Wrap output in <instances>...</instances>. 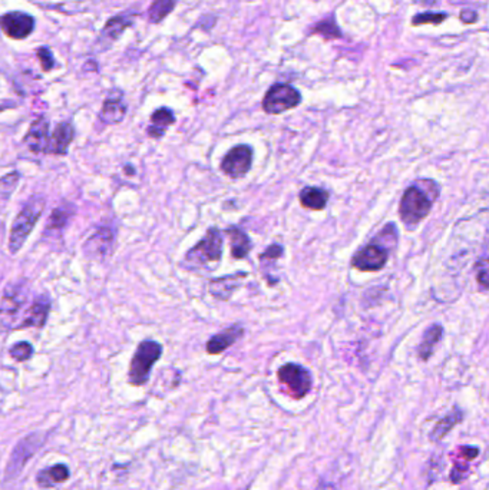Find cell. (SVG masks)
<instances>
[{
  "label": "cell",
  "mask_w": 489,
  "mask_h": 490,
  "mask_svg": "<svg viewBox=\"0 0 489 490\" xmlns=\"http://www.w3.org/2000/svg\"><path fill=\"white\" fill-rule=\"evenodd\" d=\"M244 335V327L241 324H233L223 331L214 334L205 344V351L211 356L224 353L227 349L233 347Z\"/></svg>",
  "instance_id": "13"
},
{
  "label": "cell",
  "mask_w": 489,
  "mask_h": 490,
  "mask_svg": "<svg viewBox=\"0 0 489 490\" xmlns=\"http://www.w3.org/2000/svg\"><path fill=\"white\" fill-rule=\"evenodd\" d=\"M69 477H71L69 468L65 463H57V465L42 469L36 475V483L41 487L49 489V487H53L56 484L65 483L67 480H69Z\"/></svg>",
  "instance_id": "19"
},
{
  "label": "cell",
  "mask_w": 489,
  "mask_h": 490,
  "mask_svg": "<svg viewBox=\"0 0 489 490\" xmlns=\"http://www.w3.org/2000/svg\"><path fill=\"white\" fill-rule=\"evenodd\" d=\"M478 281L481 286L489 288V257L482 258L478 265Z\"/></svg>",
  "instance_id": "32"
},
{
  "label": "cell",
  "mask_w": 489,
  "mask_h": 490,
  "mask_svg": "<svg viewBox=\"0 0 489 490\" xmlns=\"http://www.w3.org/2000/svg\"><path fill=\"white\" fill-rule=\"evenodd\" d=\"M231 244V257L234 260H244L253 250V241L240 227L231 225L226 230Z\"/></svg>",
  "instance_id": "18"
},
{
  "label": "cell",
  "mask_w": 489,
  "mask_h": 490,
  "mask_svg": "<svg viewBox=\"0 0 489 490\" xmlns=\"http://www.w3.org/2000/svg\"><path fill=\"white\" fill-rule=\"evenodd\" d=\"M478 449H475V447H465V449H462V454L465 456V457H468V458H475L476 456H478Z\"/></svg>",
  "instance_id": "36"
},
{
  "label": "cell",
  "mask_w": 489,
  "mask_h": 490,
  "mask_svg": "<svg viewBox=\"0 0 489 490\" xmlns=\"http://www.w3.org/2000/svg\"><path fill=\"white\" fill-rule=\"evenodd\" d=\"M442 334H443V328L439 324H434L432 327H429L425 331L422 343L419 346V356L422 360L429 358L435 346L439 343Z\"/></svg>",
  "instance_id": "23"
},
{
  "label": "cell",
  "mask_w": 489,
  "mask_h": 490,
  "mask_svg": "<svg viewBox=\"0 0 489 490\" xmlns=\"http://www.w3.org/2000/svg\"><path fill=\"white\" fill-rule=\"evenodd\" d=\"M50 298L49 295L43 294L41 297H38L32 305L26 310L25 318L19 323V326L16 327V330L20 328H30V327H36V328H43V326L48 321L49 313H50Z\"/></svg>",
  "instance_id": "14"
},
{
  "label": "cell",
  "mask_w": 489,
  "mask_h": 490,
  "mask_svg": "<svg viewBox=\"0 0 489 490\" xmlns=\"http://www.w3.org/2000/svg\"><path fill=\"white\" fill-rule=\"evenodd\" d=\"M75 130L71 122H60L50 135L49 152L52 155H67L68 149L74 141Z\"/></svg>",
  "instance_id": "16"
},
{
  "label": "cell",
  "mask_w": 489,
  "mask_h": 490,
  "mask_svg": "<svg viewBox=\"0 0 489 490\" xmlns=\"http://www.w3.org/2000/svg\"><path fill=\"white\" fill-rule=\"evenodd\" d=\"M478 19V13L471 9H464L461 12V20L465 23H475Z\"/></svg>",
  "instance_id": "35"
},
{
  "label": "cell",
  "mask_w": 489,
  "mask_h": 490,
  "mask_svg": "<svg viewBox=\"0 0 489 490\" xmlns=\"http://www.w3.org/2000/svg\"><path fill=\"white\" fill-rule=\"evenodd\" d=\"M23 144L34 154H48L50 144L49 120L43 116L35 119L23 138Z\"/></svg>",
  "instance_id": "10"
},
{
  "label": "cell",
  "mask_w": 489,
  "mask_h": 490,
  "mask_svg": "<svg viewBox=\"0 0 489 490\" xmlns=\"http://www.w3.org/2000/svg\"><path fill=\"white\" fill-rule=\"evenodd\" d=\"M253 148L247 144H240L231 148L221 160V171L233 179L246 176L253 165Z\"/></svg>",
  "instance_id": "8"
},
{
  "label": "cell",
  "mask_w": 489,
  "mask_h": 490,
  "mask_svg": "<svg viewBox=\"0 0 489 490\" xmlns=\"http://www.w3.org/2000/svg\"><path fill=\"white\" fill-rule=\"evenodd\" d=\"M467 469H468V468H467L465 465H457V466L453 469L452 475H450L452 482L457 483V482L464 480V479H465V472H467Z\"/></svg>",
  "instance_id": "34"
},
{
  "label": "cell",
  "mask_w": 489,
  "mask_h": 490,
  "mask_svg": "<svg viewBox=\"0 0 489 490\" xmlns=\"http://www.w3.org/2000/svg\"><path fill=\"white\" fill-rule=\"evenodd\" d=\"M46 201L42 195H34L27 200V202L23 205V208L19 211L16 216L9 235V253L18 254L29 235L32 234L34 228L36 227L38 221L41 220L43 209H45Z\"/></svg>",
  "instance_id": "2"
},
{
  "label": "cell",
  "mask_w": 489,
  "mask_h": 490,
  "mask_svg": "<svg viewBox=\"0 0 489 490\" xmlns=\"http://www.w3.org/2000/svg\"><path fill=\"white\" fill-rule=\"evenodd\" d=\"M163 344L156 340H144L138 344L128 372V380L132 386H145L149 380L151 372L163 356Z\"/></svg>",
  "instance_id": "3"
},
{
  "label": "cell",
  "mask_w": 489,
  "mask_h": 490,
  "mask_svg": "<svg viewBox=\"0 0 489 490\" xmlns=\"http://www.w3.org/2000/svg\"><path fill=\"white\" fill-rule=\"evenodd\" d=\"M277 377L280 383L289 388L294 399H303L309 394L313 386L312 373L305 367L296 363L282 365L277 372Z\"/></svg>",
  "instance_id": "7"
},
{
  "label": "cell",
  "mask_w": 489,
  "mask_h": 490,
  "mask_svg": "<svg viewBox=\"0 0 489 490\" xmlns=\"http://www.w3.org/2000/svg\"><path fill=\"white\" fill-rule=\"evenodd\" d=\"M298 200L303 208L313 209V211H322L327 205L329 194L323 188L317 187H304L300 194Z\"/></svg>",
  "instance_id": "21"
},
{
  "label": "cell",
  "mask_w": 489,
  "mask_h": 490,
  "mask_svg": "<svg viewBox=\"0 0 489 490\" xmlns=\"http://www.w3.org/2000/svg\"><path fill=\"white\" fill-rule=\"evenodd\" d=\"M38 56H39V60H41L43 71H50L53 68L55 60H53V56H52V53H50V50L48 48H41L38 50Z\"/></svg>",
  "instance_id": "33"
},
{
  "label": "cell",
  "mask_w": 489,
  "mask_h": 490,
  "mask_svg": "<svg viewBox=\"0 0 489 490\" xmlns=\"http://www.w3.org/2000/svg\"><path fill=\"white\" fill-rule=\"evenodd\" d=\"M34 18L23 12H9L2 18V30L8 38L20 41L34 32Z\"/></svg>",
  "instance_id": "11"
},
{
  "label": "cell",
  "mask_w": 489,
  "mask_h": 490,
  "mask_svg": "<svg viewBox=\"0 0 489 490\" xmlns=\"http://www.w3.org/2000/svg\"><path fill=\"white\" fill-rule=\"evenodd\" d=\"M115 234L108 227L98 228L83 244V253L88 258L92 260H105L109 257L113 248Z\"/></svg>",
  "instance_id": "9"
},
{
  "label": "cell",
  "mask_w": 489,
  "mask_h": 490,
  "mask_svg": "<svg viewBox=\"0 0 489 490\" xmlns=\"http://www.w3.org/2000/svg\"><path fill=\"white\" fill-rule=\"evenodd\" d=\"M124 171H125V172H130V174H134V172H135V171H134L132 168H130V167H125Z\"/></svg>",
  "instance_id": "37"
},
{
  "label": "cell",
  "mask_w": 489,
  "mask_h": 490,
  "mask_svg": "<svg viewBox=\"0 0 489 490\" xmlns=\"http://www.w3.org/2000/svg\"><path fill=\"white\" fill-rule=\"evenodd\" d=\"M74 214V208L69 209V206H59V208H55L52 211V216L49 218V225H48V230H45V232L50 234L52 231H62L67 224L69 223V218L71 216Z\"/></svg>",
  "instance_id": "25"
},
{
  "label": "cell",
  "mask_w": 489,
  "mask_h": 490,
  "mask_svg": "<svg viewBox=\"0 0 489 490\" xmlns=\"http://www.w3.org/2000/svg\"><path fill=\"white\" fill-rule=\"evenodd\" d=\"M175 6V0H156L149 9V20L158 23L167 18Z\"/></svg>",
  "instance_id": "26"
},
{
  "label": "cell",
  "mask_w": 489,
  "mask_h": 490,
  "mask_svg": "<svg viewBox=\"0 0 489 490\" xmlns=\"http://www.w3.org/2000/svg\"><path fill=\"white\" fill-rule=\"evenodd\" d=\"M301 102L300 92L287 83L273 85L263 99V109L268 115H280L298 106Z\"/></svg>",
  "instance_id": "6"
},
{
  "label": "cell",
  "mask_w": 489,
  "mask_h": 490,
  "mask_svg": "<svg viewBox=\"0 0 489 490\" xmlns=\"http://www.w3.org/2000/svg\"><path fill=\"white\" fill-rule=\"evenodd\" d=\"M30 284L27 280L20 279L16 283H8L2 295V323L9 327L15 323L16 317L22 313L29 298Z\"/></svg>",
  "instance_id": "4"
},
{
  "label": "cell",
  "mask_w": 489,
  "mask_h": 490,
  "mask_svg": "<svg viewBox=\"0 0 489 490\" xmlns=\"http://www.w3.org/2000/svg\"><path fill=\"white\" fill-rule=\"evenodd\" d=\"M387 261V253L379 245L371 244L353 257V267L361 271H379Z\"/></svg>",
  "instance_id": "15"
},
{
  "label": "cell",
  "mask_w": 489,
  "mask_h": 490,
  "mask_svg": "<svg viewBox=\"0 0 489 490\" xmlns=\"http://www.w3.org/2000/svg\"><path fill=\"white\" fill-rule=\"evenodd\" d=\"M432 208V201L422 190L416 187H411L405 191L401 205L399 214L401 218L406 225H416L423 218L427 217Z\"/></svg>",
  "instance_id": "5"
},
{
  "label": "cell",
  "mask_w": 489,
  "mask_h": 490,
  "mask_svg": "<svg viewBox=\"0 0 489 490\" xmlns=\"http://www.w3.org/2000/svg\"><path fill=\"white\" fill-rule=\"evenodd\" d=\"M448 16L445 13H429V12H426V13H420V15H416L413 19H412V24L413 26H418V24H427V23H432V24H439L442 23Z\"/></svg>",
  "instance_id": "29"
},
{
  "label": "cell",
  "mask_w": 489,
  "mask_h": 490,
  "mask_svg": "<svg viewBox=\"0 0 489 490\" xmlns=\"http://www.w3.org/2000/svg\"><path fill=\"white\" fill-rule=\"evenodd\" d=\"M42 442L39 440L38 435H30L29 438L20 440V443L16 446L15 451L12 453V458H11V465H9V470H20L26 462L30 458L34 453H36V450L41 447Z\"/></svg>",
  "instance_id": "17"
},
{
  "label": "cell",
  "mask_w": 489,
  "mask_h": 490,
  "mask_svg": "<svg viewBox=\"0 0 489 490\" xmlns=\"http://www.w3.org/2000/svg\"><path fill=\"white\" fill-rule=\"evenodd\" d=\"M283 254H284L283 245H280V244H270L268 247L266 248V251L260 254V262L276 261V260L282 258Z\"/></svg>",
  "instance_id": "31"
},
{
  "label": "cell",
  "mask_w": 489,
  "mask_h": 490,
  "mask_svg": "<svg viewBox=\"0 0 489 490\" xmlns=\"http://www.w3.org/2000/svg\"><path fill=\"white\" fill-rule=\"evenodd\" d=\"M35 350H34V346L27 343V342H18L15 343L13 346H11L9 349V354L11 357L15 360V361H27L32 358Z\"/></svg>",
  "instance_id": "27"
},
{
  "label": "cell",
  "mask_w": 489,
  "mask_h": 490,
  "mask_svg": "<svg viewBox=\"0 0 489 490\" xmlns=\"http://www.w3.org/2000/svg\"><path fill=\"white\" fill-rule=\"evenodd\" d=\"M247 272H235L231 275H224V277L212 279L208 281L207 291L211 297L220 301H228L235 291L241 287V283L244 279H247Z\"/></svg>",
  "instance_id": "12"
},
{
  "label": "cell",
  "mask_w": 489,
  "mask_h": 490,
  "mask_svg": "<svg viewBox=\"0 0 489 490\" xmlns=\"http://www.w3.org/2000/svg\"><path fill=\"white\" fill-rule=\"evenodd\" d=\"M462 420V413L460 410H455L452 413H449L448 416H445L442 420H439V423L435 426L434 432H432V440H441L443 439L452 428Z\"/></svg>",
  "instance_id": "24"
},
{
  "label": "cell",
  "mask_w": 489,
  "mask_h": 490,
  "mask_svg": "<svg viewBox=\"0 0 489 490\" xmlns=\"http://www.w3.org/2000/svg\"><path fill=\"white\" fill-rule=\"evenodd\" d=\"M316 32L319 35H323L324 38L327 39H336V38H340L342 34H340V29L336 26L334 22H322L317 27H316Z\"/></svg>",
  "instance_id": "30"
},
{
  "label": "cell",
  "mask_w": 489,
  "mask_h": 490,
  "mask_svg": "<svg viewBox=\"0 0 489 490\" xmlns=\"http://www.w3.org/2000/svg\"><path fill=\"white\" fill-rule=\"evenodd\" d=\"M127 113V106L122 104L120 99H106L99 113V119L105 125L119 124Z\"/></svg>",
  "instance_id": "22"
},
{
  "label": "cell",
  "mask_w": 489,
  "mask_h": 490,
  "mask_svg": "<svg viewBox=\"0 0 489 490\" xmlns=\"http://www.w3.org/2000/svg\"><path fill=\"white\" fill-rule=\"evenodd\" d=\"M223 247H224V238L223 232L212 227L207 230L205 235L190 248L182 261V265L186 270H204V271H212L214 267L220 264L223 257Z\"/></svg>",
  "instance_id": "1"
},
{
  "label": "cell",
  "mask_w": 489,
  "mask_h": 490,
  "mask_svg": "<svg viewBox=\"0 0 489 490\" xmlns=\"http://www.w3.org/2000/svg\"><path fill=\"white\" fill-rule=\"evenodd\" d=\"M19 181H20V174L16 172V171L11 172V174H6L2 178V200H4V202H6L9 195L15 191Z\"/></svg>",
  "instance_id": "28"
},
{
  "label": "cell",
  "mask_w": 489,
  "mask_h": 490,
  "mask_svg": "<svg viewBox=\"0 0 489 490\" xmlns=\"http://www.w3.org/2000/svg\"><path fill=\"white\" fill-rule=\"evenodd\" d=\"M151 127H148L146 134L148 136L160 139L165 135V131L175 124V115L168 108H160L151 116Z\"/></svg>",
  "instance_id": "20"
}]
</instances>
